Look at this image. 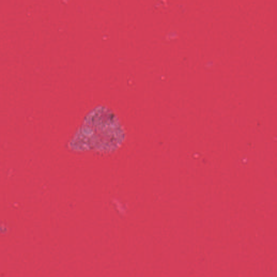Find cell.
Returning a JSON list of instances; mask_svg holds the SVG:
<instances>
[{
	"label": "cell",
	"mask_w": 277,
	"mask_h": 277,
	"mask_svg": "<svg viewBox=\"0 0 277 277\" xmlns=\"http://www.w3.org/2000/svg\"><path fill=\"white\" fill-rule=\"evenodd\" d=\"M125 139V131L117 115L107 107L99 106L85 117L69 146L75 151L110 152L119 148Z\"/></svg>",
	"instance_id": "cell-1"
}]
</instances>
